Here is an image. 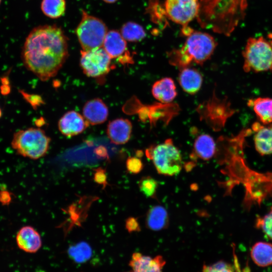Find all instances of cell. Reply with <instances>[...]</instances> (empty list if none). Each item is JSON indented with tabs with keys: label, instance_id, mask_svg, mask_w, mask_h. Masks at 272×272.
I'll return each instance as SVG.
<instances>
[{
	"label": "cell",
	"instance_id": "83f0119b",
	"mask_svg": "<svg viewBox=\"0 0 272 272\" xmlns=\"http://www.w3.org/2000/svg\"><path fill=\"white\" fill-rule=\"evenodd\" d=\"M126 167L130 173L137 174L143 169L144 164L139 157H129L126 160Z\"/></svg>",
	"mask_w": 272,
	"mask_h": 272
},
{
	"label": "cell",
	"instance_id": "484cf974",
	"mask_svg": "<svg viewBox=\"0 0 272 272\" xmlns=\"http://www.w3.org/2000/svg\"><path fill=\"white\" fill-rule=\"evenodd\" d=\"M256 226L272 240V208L271 210L263 217L257 218Z\"/></svg>",
	"mask_w": 272,
	"mask_h": 272
},
{
	"label": "cell",
	"instance_id": "3957f363",
	"mask_svg": "<svg viewBox=\"0 0 272 272\" xmlns=\"http://www.w3.org/2000/svg\"><path fill=\"white\" fill-rule=\"evenodd\" d=\"M50 142V139L43 130L30 127L15 132L11 146L19 155L36 160L46 155Z\"/></svg>",
	"mask_w": 272,
	"mask_h": 272
},
{
	"label": "cell",
	"instance_id": "4fadbf2b",
	"mask_svg": "<svg viewBox=\"0 0 272 272\" xmlns=\"http://www.w3.org/2000/svg\"><path fill=\"white\" fill-rule=\"evenodd\" d=\"M108 108L100 98L88 101L83 108V116L89 124L97 125L104 122L108 116Z\"/></svg>",
	"mask_w": 272,
	"mask_h": 272
},
{
	"label": "cell",
	"instance_id": "d6986e66",
	"mask_svg": "<svg viewBox=\"0 0 272 272\" xmlns=\"http://www.w3.org/2000/svg\"><path fill=\"white\" fill-rule=\"evenodd\" d=\"M216 151V145L211 135L202 134L195 139L193 150V154L195 157L208 160L214 156Z\"/></svg>",
	"mask_w": 272,
	"mask_h": 272
},
{
	"label": "cell",
	"instance_id": "cb8c5ba5",
	"mask_svg": "<svg viewBox=\"0 0 272 272\" xmlns=\"http://www.w3.org/2000/svg\"><path fill=\"white\" fill-rule=\"evenodd\" d=\"M120 33L125 40L131 42L141 41L146 36L144 28L140 25L132 22L124 24L121 27Z\"/></svg>",
	"mask_w": 272,
	"mask_h": 272
},
{
	"label": "cell",
	"instance_id": "9a60e30c",
	"mask_svg": "<svg viewBox=\"0 0 272 272\" xmlns=\"http://www.w3.org/2000/svg\"><path fill=\"white\" fill-rule=\"evenodd\" d=\"M178 81L182 89L187 93L192 95L199 90L203 79L197 70L186 67L181 69Z\"/></svg>",
	"mask_w": 272,
	"mask_h": 272
},
{
	"label": "cell",
	"instance_id": "603a6c76",
	"mask_svg": "<svg viewBox=\"0 0 272 272\" xmlns=\"http://www.w3.org/2000/svg\"><path fill=\"white\" fill-rule=\"evenodd\" d=\"M65 0H42L41 8L42 12L51 18L62 16L65 11Z\"/></svg>",
	"mask_w": 272,
	"mask_h": 272
},
{
	"label": "cell",
	"instance_id": "9c48e42d",
	"mask_svg": "<svg viewBox=\"0 0 272 272\" xmlns=\"http://www.w3.org/2000/svg\"><path fill=\"white\" fill-rule=\"evenodd\" d=\"M89 124L84 116L72 110L66 112L59 119L58 127L62 134L71 137L83 132Z\"/></svg>",
	"mask_w": 272,
	"mask_h": 272
},
{
	"label": "cell",
	"instance_id": "52a82bcc",
	"mask_svg": "<svg viewBox=\"0 0 272 272\" xmlns=\"http://www.w3.org/2000/svg\"><path fill=\"white\" fill-rule=\"evenodd\" d=\"M111 60L103 47L81 51L80 66L88 77L98 78L108 74L111 69Z\"/></svg>",
	"mask_w": 272,
	"mask_h": 272
},
{
	"label": "cell",
	"instance_id": "d4e9b609",
	"mask_svg": "<svg viewBox=\"0 0 272 272\" xmlns=\"http://www.w3.org/2000/svg\"><path fill=\"white\" fill-rule=\"evenodd\" d=\"M159 186L158 181L151 176L143 177L139 182V187L142 193L147 197H156Z\"/></svg>",
	"mask_w": 272,
	"mask_h": 272
},
{
	"label": "cell",
	"instance_id": "ffe728a7",
	"mask_svg": "<svg viewBox=\"0 0 272 272\" xmlns=\"http://www.w3.org/2000/svg\"><path fill=\"white\" fill-rule=\"evenodd\" d=\"M250 256L258 266L265 267L272 264V244L265 242L255 243L250 250Z\"/></svg>",
	"mask_w": 272,
	"mask_h": 272
},
{
	"label": "cell",
	"instance_id": "1f68e13d",
	"mask_svg": "<svg viewBox=\"0 0 272 272\" xmlns=\"http://www.w3.org/2000/svg\"><path fill=\"white\" fill-rule=\"evenodd\" d=\"M103 1L107 3H113L116 2L117 0H103Z\"/></svg>",
	"mask_w": 272,
	"mask_h": 272
},
{
	"label": "cell",
	"instance_id": "ac0fdd59",
	"mask_svg": "<svg viewBox=\"0 0 272 272\" xmlns=\"http://www.w3.org/2000/svg\"><path fill=\"white\" fill-rule=\"evenodd\" d=\"M146 225L153 231L166 229L169 225V216L166 209L160 205L151 207L147 213Z\"/></svg>",
	"mask_w": 272,
	"mask_h": 272
},
{
	"label": "cell",
	"instance_id": "4dcf8cb0",
	"mask_svg": "<svg viewBox=\"0 0 272 272\" xmlns=\"http://www.w3.org/2000/svg\"><path fill=\"white\" fill-rule=\"evenodd\" d=\"M235 249H233V263L236 272H250V268L248 265H247L244 268H242L240 266V264L239 262V260L237 255L235 252Z\"/></svg>",
	"mask_w": 272,
	"mask_h": 272
},
{
	"label": "cell",
	"instance_id": "836d02e7",
	"mask_svg": "<svg viewBox=\"0 0 272 272\" xmlns=\"http://www.w3.org/2000/svg\"><path fill=\"white\" fill-rule=\"evenodd\" d=\"M1 1H2V0H0V5H1Z\"/></svg>",
	"mask_w": 272,
	"mask_h": 272
},
{
	"label": "cell",
	"instance_id": "8fae6325",
	"mask_svg": "<svg viewBox=\"0 0 272 272\" xmlns=\"http://www.w3.org/2000/svg\"><path fill=\"white\" fill-rule=\"evenodd\" d=\"M132 124L127 119L119 118L110 121L107 127V134L114 144L122 145L130 139Z\"/></svg>",
	"mask_w": 272,
	"mask_h": 272
},
{
	"label": "cell",
	"instance_id": "7c38bea8",
	"mask_svg": "<svg viewBox=\"0 0 272 272\" xmlns=\"http://www.w3.org/2000/svg\"><path fill=\"white\" fill-rule=\"evenodd\" d=\"M254 132V144L256 150L261 155L272 154V123L264 125L255 122L252 126Z\"/></svg>",
	"mask_w": 272,
	"mask_h": 272
},
{
	"label": "cell",
	"instance_id": "30bf717a",
	"mask_svg": "<svg viewBox=\"0 0 272 272\" xmlns=\"http://www.w3.org/2000/svg\"><path fill=\"white\" fill-rule=\"evenodd\" d=\"M166 261L161 255L155 257L133 253L129 262L132 272H162Z\"/></svg>",
	"mask_w": 272,
	"mask_h": 272
},
{
	"label": "cell",
	"instance_id": "7a4b0ae2",
	"mask_svg": "<svg viewBox=\"0 0 272 272\" xmlns=\"http://www.w3.org/2000/svg\"><path fill=\"white\" fill-rule=\"evenodd\" d=\"M217 45L210 34L192 31L183 46L170 53V61L180 69L188 67L192 63L201 65L210 58Z\"/></svg>",
	"mask_w": 272,
	"mask_h": 272
},
{
	"label": "cell",
	"instance_id": "e0dca14e",
	"mask_svg": "<svg viewBox=\"0 0 272 272\" xmlns=\"http://www.w3.org/2000/svg\"><path fill=\"white\" fill-rule=\"evenodd\" d=\"M103 47L111 58L122 56L127 50L125 40L116 30L108 31Z\"/></svg>",
	"mask_w": 272,
	"mask_h": 272
},
{
	"label": "cell",
	"instance_id": "ba28073f",
	"mask_svg": "<svg viewBox=\"0 0 272 272\" xmlns=\"http://www.w3.org/2000/svg\"><path fill=\"white\" fill-rule=\"evenodd\" d=\"M165 11L168 17L183 29L198 14L199 4L198 0H166Z\"/></svg>",
	"mask_w": 272,
	"mask_h": 272
},
{
	"label": "cell",
	"instance_id": "7402d4cb",
	"mask_svg": "<svg viewBox=\"0 0 272 272\" xmlns=\"http://www.w3.org/2000/svg\"><path fill=\"white\" fill-rule=\"evenodd\" d=\"M70 257L75 262L83 263L91 257L92 251L87 242L82 241L70 246L67 250Z\"/></svg>",
	"mask_w": 272,
	"mask_h": 272
},
{
	"label": "cell",
	"instance_id": "6da1fadb",
	"mask_svg": "<svg viewBox=\"0 0 272 272\" xmlns=\"http://www.w3.org/2000/svg\"><path fill=\"white\" fill-rule=\"evenodd\" d=\"M66 37L55 25L39 26L28 34L22 51L26 69L40 80L55 76L68 56Z\"/></svg>",
	"mask_w": 272,
	"mask_h": 272
},
{
	"label": "cell",
	"instance_id": "277c9868",
	"mask_svg": "<svg viewBox=\"0 0 272 272\" xmlns=\"http://www.w3.org/2000/svg\"><path fill=\"white\" fill-rule=\"evenodd\" d=\"M245 72L272 71V41L263 37L249 38L242 52Z\"/></svg>",
	"mask_w": 272,
	"mask_h": 272
},
{
	"label": "cell",
	"instance_id": "4316f807",
	"mask_svg": "<svg viewBox=\"0 0 272 272\" xmlns=\"http://www.w3.org/2000/svg\"><path fill=\"white\" fill-rule=\"evenodd\" d=\"M202 272H236L234 266L226 261L220 260L212 264H204Z\"/></svg>",
	"mask_w": 272,
	"mask_h": 272
},
{
	"label": "cell",
	"instance_id": "8992f818",
	"mask_svg": "<svg viewBox=\"0 0 272 272\" xmlns=\"http://www.w3.org/2000/svg\"><path fill=\"white\" fill-rule=\"evenodd\" d=\"M107 32V28L101 20L82 12V19L76 30L82 50L103 47Z\"/></svg>",
	"mask_w": 272,
	"mask_h": 272
},
{
	"label": "cell",
	"instance_id": "5bb4252c",
	"mask_svg": "<svg viewBox=\"0 0 272 272\" xmlns=\"http://www.w3.org/2000/svg\"><path fill=\"white\" fill-rule=\"evenodd\" d=\"M18 247L28 253H35L42 246L39 233L32 227L24 226L18 231L16 236Z\"/></svg>",
	"mask_w": 272,
	"mask_h": 272
},
{
	"label": "cell",
	"instance_id": "f546056e",
	"mask_svg": "<svg viewBox=\"0 0 272 272\" xmlns=\"http://www.w3.org/2000/svg\"><path fill=\"white\" fill-rule=\"evenodd\" d=\"M125 228L129 233L139 232L141 230L140 226L137 219L134 217L128 218L125 221Z\"/></svg>",
	"mask_w": 272,
	"mask_h": 272
},
{
	"label": "cell",
	"instance_id": "44dd1931",
	"mask_svg": "<svg viewBox=\"0 0 272 272\" xmlns=\"http://www.w3.org/2000/svg\"><path fill=\"white\" fill-rule=\"evenodd\" d=\"M248 105L253 109L259 121L264 125L272 123V98L259 97L250 100Z\"/></svg>",
	"mask_w": 272,
	"mask_h": 272
},
{
	"label": "cell",
	"instance_id": "5b68a950",
	"mask_svg": "<svg viewBox=\"0 0 272 272\" xmlns=\"http://www.w3.org/2000/svg\"><path fill=\"white\" fill-rule=\"evenodd\" d=\"M146 154L153 161L159 174L173 176L178 174L182 169L181 153L170 139L163 143L150 147L146 150Z\"/></svg>",
	"mask_w": 272,
	"mask_h": 272
},
{
	"label": "cell",
	"instance_id": "d6a6232c",
	"mask_svg": "<svg viewBox=\"0 0 272 272\" xmlns=\"http://www.w3.org/2000/svg\"><path fill=\"white\" fill-rule=\"evenodd\" d=\"M2 109H1V108L0 107V118L2 117Z\"/></svg>",
	"mask_w": 272,
	"mask_h": 272
},
{
	"label": "cell",
	"instance_id": "2e32d148",
	"mask_svg": "<svg viewBox=\"0 0 272 272\" xmlns=\"http://www.w3.org/2000/svg\"><path fill=\"white\" fill-rule=\"evenodd\" d=\"M152 94L156 100L162 103L172 101L177 94L174 81L168 77L158 80L152 86Z\"/></svg>",
	"mask_w": 272,
	"mask_h": 272
},
{
	"label": "cell",
	"instance_id": "f1b7e54d",
	"mask_svg": "<svg viewBox=\"0 0 272 272\" xmlns=\"http://www.w3.org/2000/svg\"><path fill=\"white\" fill-rule=\"evenodd\" d=\"M94 181L96 183L102 185L103 188H105V187L108 185L106 170L103 168L98 167L94 169Z\"/></svg>",
	"mask_w": 272,
	"mask_h": 272
}]
</instances>
